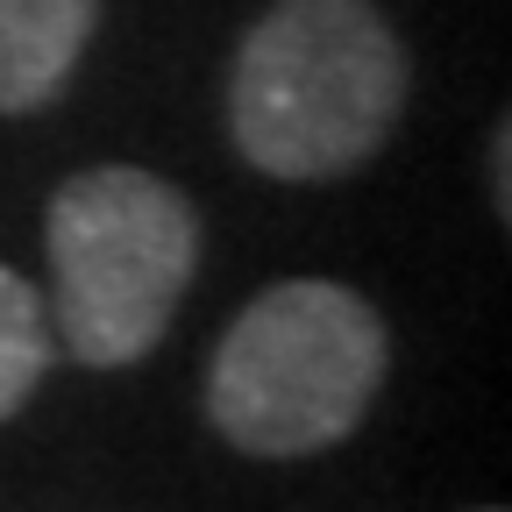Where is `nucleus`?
I'll list each match as a JSON object with an SVG mask.
<instances>
[{
    "mask_svg": "<svg viewBox=\"0 0 512 512\" xmlns=\"http://www.w3.org/2000/svg\"><path fill=\"white\" fill-rule=\"evenodd\" d=\"M100 0H0V114H36L79 72Z\"/></svg>",
    "mask_w": 512,
    "mask_h": 512,
    "instance_id": "obj_4",
    "label": "nucleus"
},
{
    "mask_svg": "<svg viewBox=\"0 0 512 512\" xmlns=\"http://www.w3.org/2000/svg\"><path fill=\"white\" fill-rule=\"evenodd\" d=\"M50 349H57L50 342V306L36 299V285L22 271L0 264V420H15L36 399Z\"/></svg>",
    "mask_w": 512,
    "mask_h": 512,
    "instance_id": "obj_5",
    "label": "nucleus"
},
{
    "mask_svg": "<svg viewBox=\"0 0 512 512\" xmlns=\"http://www.w3.org/2000/svg\"><path fill=\"white\" fill-rule=\"evenodd\" d=\"M50 328L86 370L143 363L200 271L192 200L136 164H100L50 192Z\"/></svg>",
    "mask_w": 512,
    "mask_h": 512,
    "instance_id": "obj_3",
    "label": "nucleus"
},
{
    "mask_svg": "<svg viewBox=\"0 0 512 512\" xmlns=\"http://www.w3.org/2000/svg\"><path fill=\"white\" fill-rule=\"evenodd\" d=\"M413 64L370 0H271L235 50V150L285 185L370 164L406 114Z\"/></svg>",
    "mask_w": 512,
    "mask_h": 512,
    "instance_id": "obj_1",
    "label": "nucleus"
},
{
    "mask_svg": "<svg viewBox=\"0 0 512 512\" xmlns=\"http://www.w3.org/2000/svg\"><path fill=\"white\" fill-rule=\"evenodd\" d=\"M384 363L392 342L363 292L335 278H285L228 320L207 370V420L242 456H320L363 427L384 392Z\"/></svg>",
    "mask_w": 512,
    "mask_h": 512,
    "instance_id": "obj_2",
    "label": "nucleus"
}]
</instances>
